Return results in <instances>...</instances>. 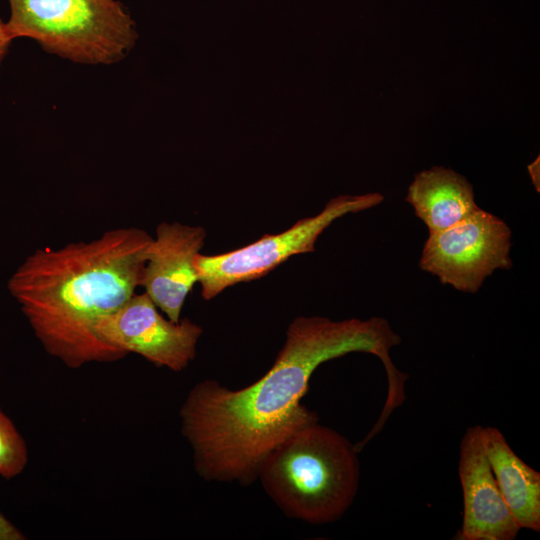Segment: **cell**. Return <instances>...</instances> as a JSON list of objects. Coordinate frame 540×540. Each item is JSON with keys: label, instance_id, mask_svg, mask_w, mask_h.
I'll use <instances>...</instances> for the list:
<instances>
[{"label": "cell", "instance_id": "6da1fadb", "mask_svg": "<svg viewBox=\"0 0 540 540\" xmlns=\"http://www.w3.org/2000/svg\"><path fill=\"white\" fill-rule=\"evenodd\" d=\"M400 343V335L383 317L295 318L273 365L257 381L232 390L204 380L188 392L179 416L197 474L207 481L257 480L259 465L272 448L318 421L301 400L312 374L324 362L352 352L372 354L385 368L388 393L401 392L409 376L390 356Z\"/></svg>", "mask_w": 540, "mask_h": 540}, {"label": "cell", "instance_id": "7a4b0ae2", "mask_svg": "<svg viewBox=\"0 0 540 540\" xmlns=\"http://www.w3.org/2000/svg\"><path fill=\"white\" fill-rule=\"evenodd\" d=\"M152 238L140 228H115L89 242L38 248L23 260L7 287L49 355L72 369L127 356L95 326L136 293Z\"/></svg>", "mask_w": 540, "mask_h": 540}, {"label": "cell", "instance_id": "3957f363", "mask_svg": "<svg viewBox=\"0 0 540 540\" xmlns=\"http://www.w3.org/2000/svg\"><path fill=\"white\" fill-rule=\"evenodd\" d=\"M257 479L288 517L311 524L340 519L359 486L358 451L318 421L296 430L261 461Z\"/></svg>", "mask_w": 540, "mask_h": 540}, {"label": "cell", "instance_id": "277c9868", "mask_svg": "<svg viewBox=\"0 0 540 540\" xmlns=\"http://www.w3.org/2000/svg\"><path fill=\"white\" fill-rule=\"evenodd\" d=\"M13 39L29 38L74 63L111 65L138 39L135 21L118 0H8Z\"/></svg>", "mask_w": 540, "mask_h": 540}, {"label": "cell", "instance_id": "5b68a950", "mask_svg": "<svg viewBox=\"0 0 540 540\" xmlns=\"http://www.w3.org/2000/svg\"><path fill=\"white\" fill-rule=\"evenodd\" d=\"M383 200L384 196L375 192L341 195L329 200L318 214L298 220L279 234L264 235L226 253H197L193 266L203 299L210 300L237 283L264 277L294 255L313 252L319 236L335 220L373 208Z\"/></svg>", "mask_w": 540, "mask_h": 540}, {"label": "cell", "instance_id": "8992f818", "mask_svg": "<svg viewBox=\"0 0 540 540\" xmlns=\"http://www.w3.org/2000/svg\"><path fill=\"white\" fill-rule=\"evenodd\" d=\"M512 231L500 217L481 208L458 223L430 233L419 267L443 285L475 294L496 270H509Z\"/></svg>", "mask_w": 540, "mask_h": 540}, {"label": "cell", "instance_id": "52a82bcc", "mask_svg": "<svg viewBox=\"0 0 540 540\" xmlns=\"http://www.w3.org/2000/svg\"><path fill=\"white\" fill-rule=\"evenodd\" d=\"M202 331L189 318L174 322L164 317L145 292L135 293L95 326L103 342L175 372L186 369L195 358Z\"/></svg>", "mask_w": 540, "mask_h": 540}, {"label": "cell", "instance_id": "ba28073f", "mask_svg": "<svg viewBox=\"0 0 540 540\" xmlns=\"http://www.w3.org/2000/svg\"><path fill=\"white\" fill-rule=\"evenodd\" d=\"M205 238L201 226L161 222L146 249L139 287L174 322L181 319L186 297L197 283L193 259Z\"/></svg>", "mask_w": 540, "mask_h": 540}, {"label": "cell", "instance_id": "9c48e42d", "mask_svg": "<svg viewBox=\"0 0 540 540\" xmlns=\"http://www.w3.org/2000/svg\"><path fill=\"white\" fill-rule=\"evenodd\" d=\"M459 456L463 519L455 538L514 540L521 528L498 488L479 438V425L466 430Z\"/></svg>", "mask_w": 540, "mask_h": 540}, {"label": "cell", "instance_id": "30bf717a", "mask_svg": "<svg viewBox=\"0 0 540 540\" xmlns=\"http://www.w3.org/2000/svg\"><path fill=\"white\" fill-rule=\"evenodd\" d=\"M479 438L498 488L521 529L540 530V473L510 447L498 428L479 426Z\"/></svg>", "mask_w": 540, "mask_h": 540}, {"label": "cell", "instance_id": "8fae6325", "mask_svg": "<svg viewBox=\"0 0 540 540\" xmlns=\"http://www.w3.org/2000/svg\"><path fill=\"white\" fill-rule=\"evenodd\" d=\"M405 200L426 225L429 234L458 223L480 208L469 181L442 166L415 174Z\"/></svg>", "mask_w": 540, "mask_h": 540}, {"label": "cell", "instance_id": "7c38bea8", "mask_svg": "<svg viewBox=\"0 0 540 540\" xmlns=\"http://www.w3.org/2000/svg\"><path fill=\"white\" fill-rule=\"evenodd\" d=\"M28 448L12 420L0 408V476L10 480L23 472Z\"/></svg>", "mask_w": 540, "mask_h": 540}, {"label": "cell", "instance_id": "4fadbf2b", "mask_svg": "<svg viewBox=\"0 0 540 540\" xmlns=\"http://www.w3.org/2000/svg\"><path fill=\"white\" fill-rule=\"evenodd\" d=\"M26 536L0 512V540H25Z\"/></svg>", "mask_w": 540, "mask_h": 540}, {"label": "cell", "instance_id": "5bb4252c", "mask_svg": "<svg viewBox=\"0 0 540 540\" xmlns=\"http://www.w3.org/2000/svg\"><path fill=\"white\" fill-rule=\"evenodd\" d=\"M13 40L7 30L5 21L0 19V65L6 57Z\"/></svg>", "mask_w": 540, "mask_h": 540}, {"label": "cell", "instance_id": "9a60e30c", "mask_svg": "<svg viewBox=\"0 0 540 540\" xmlns=\"http://www.w3.org/2000/svg\"><path fill=\"white\" fill-rule=\"evenodd\" d=\"M530 166L532 167V169L528 167V171L531 174V177H532V180H533L534 184L536 185V183H537V189L539 191V180L536 178V174H535L536 168L539 166V158H537V160H535L532 164H530ZM538 172L539 171H537V173Z\"/></svg>", "mask_w": 540, "mask_h": 540}]
</instances>
